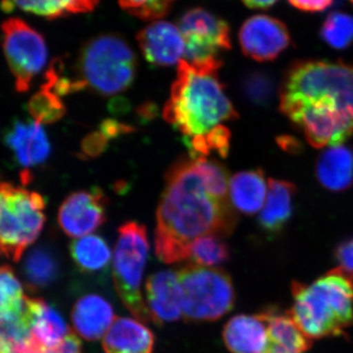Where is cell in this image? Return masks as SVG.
Segmentation results:
<instances>
[{
    "label": "cell",
    "mask_w": 353,
    "mask_h": 353,
    "mask_svg": "<svg viewBox=\"0 0 353 353\" xmlns=\"http://www.w3.org/2000/svg\"><path fill=\"white\" fill-rule=\"evenodd\" d=\"M185 141L190 157H208L211 152H216L221 157L226 158L229 154L231 132L227 127L219 125L204 136L185 139Z\"/></svg>",
    "instance_id": "cell-33"
},
{
    "label": "cell",
    "mask_w": 353,
    "mask_h": 353,
    "mask_svg": "<svg viewBox=\"0 0 353 353\" xmlns=\"http://www.w3.org/2000/svg\"><path fill=\"white\" fill-rule=\"evenodd\" d=\"M183 292L185 322H215L236 303L233 281L224 269L189 264L176 272Z\"/></svg>",
    "instance_id": "cell-7"
},
{
    "label": "cell",
    "mask_w": 353,
    "mask_h": 353,
    "mask_svg": "<svg viewBox=\"0 0 353 353\" xmlns=\"http://www.w3.org/2000/svg\"><path fill=\"white\" fill-rule=\"evenodd\" d=\"M29 323L34 340L46 350L58 347L71 333L61 314L43 299H30Z\"/></svg>",
    "instance_id": "cell-22"
},
{
    "label": "cell",
    "mask_w": 353,
    "mask_h": 353,
    "mask_svg": "<svg viewBox=\"0 0 353 353\" xmlns=\"http://www.w3.org/2000/svg\"><path fill=\"white\" fill-rule=\"evenodd\" d=\"M296 8L305 12H321L333 6L334 0H289Z\"/></svg>",
    "instance_id": "cell-38"
},
{
    "label": "cell",
    "mask_w": 353,
    "mask_h": 353,
    "mask_svg": "<svg viewBox=\"0 0 353 353\" xmlns=\"http://www.w3.org/2000/svg\"><path fill=\"white\" fill-rule=\"evenodd\" d=\"M29 303L17 276L9 267L0 266V320L25 317Z\"/></svg>",
    "instance_id": "cell-28"
},
{
    "label": "cell",
    "mask_w": 353,
    "mask_h": 353,
    "mask_svg": "<svg viewBox=\"0 0 353 353\" xmlns=\"http://www.w3.org/2000/svg\"><path fill=\"white\" fill-rule=\"evenodd\" d=\"M163 117L190 139L204 136L225 121L238 119L239 114L217 72L181 60L170 99L164 105Z\"/></svg>",
    "instance_id": "cell-3"
},
{
    "label": "cell",
    "mask_w": 353,
    "mask_h": 353,
    "mask_svg": "<svg viewBox=\"0 0 353 353\" xmlns=\"http://www.w3.org/2000/svg\"><path fill=\"white\" fill-rule=\"evenodd\" d=\"M46 199L12 183H0V252L13 260L34 243L43 231Z\"/></svg>",
    "instance_id": "cell-6"
},
{
    "label": "cell",
    "mask_w": 353,
    "mask_h": 353,
    "mask_svg": "<svg viewBox=\"0 0 353 353\" xmlns=\"http://www.w3.org/2000/svg\"><path fill=\"white\" fill-rule=\"evenodd\" d=\"M350 1L353 4V0H350Z\"/></svg>",
    "instance_id": "cell-41"
},
{
    "label": "cell",
    "mask_w": 353,
    "mask_h": 353,
    "mask_svg": "<svg viewBox=\"0 0 353 353\" xmlns=\"http://www.w3.org/2000/svg\"><path fill=\"white\" fill-rule=\"evenodd\" d=\"M137 70L138 60L126 41L116 36H101L83 48L75 78L85 90L110 97L131 87Z\"/></svg>",
    "instance_id": "cell-5"
},
{
    "label": "cell",
    "mask_w": 353,
    "mask_h": 353,
    "mask_svg": "<svg viewBox=\"0 0 353 353\" xmlns=\"http://www.w3.org/2000/svg\"><path fill=\"white\" fill-rule=\"evenodd\" d=\"M109 139L101 131L92 132L83 139L81 145V157L94 158L99 157L108 148Z\"/></svg>",
    "instance_id": "cell-35"
},
{
    "label": "cell",
    "mask_w": 353,
    "mask_h": 353,
    "mask_svg": "<svg viewBox=\"0 0 353 353\" xmlns=\"http://www.w3.org/2000/svg\"><path fill=\"white\" fill-rule=\"evenodd\" d=\"M278 143L284 150H287L290 153H297L301 150V143L296 139L292 137H281L278 139Z\"/></svg>",
    "instance_id": "cell-39"
},
{
    "label": "cell",
    "mask_w": 353,
    "mask_h": 353,
    "mask_svg": "<svg viewBox=\"0 0 353 353\" xmlns=\"http://www.w3.org/2000/svg\"><path fill=\"white\" fill-rule=\"evenodd\" d=\"M121 6L145 20L157 19L168 12L174 0H119Z\"/></svg>",
    "instance_id": "cell-34"
},
{
    "label": "cell",
    "mask_w": 353,
    "mask_h": 353,
    "mask_svg": "<svg viewBox=\"0 0 353 353\" xmlns=\"http://www.w3.org/2000/svg\"><path fill=\"white\" fill-rule=\"evenodd\" d=\"M243 97L257 108H267L277 92L275 79L270 74L253 71L246 74L241 83Z\"/></svg>",
    "instance_id": "cell-31"
},
{
    "label": "cell",
    "mask_w": 353,
    "mask_h": 353,
    "mask_svg": "<svg viewBox=\"0 0 353 353\" xmlns=\"http://www.w3.org/2000/svg\"><path fill=\"white\" fill-rule=\"evenodd\" d=\"M60 261L57 252L48 245H39L26 254L23 274L28 285L34 290L44 289L57 281Z\"/></svg>",
    "instance_id": "cell-25"
},
{
    "label": "cell",
    "mask_w": 353,
    "mask_h": 353,
    "mask_svg": "<svg viewBox=\"0 0 353 353\" xmlns=\"http://www.w3.org/2000/svg\"><path fill=\"white\" fill-rule=\"evenodd\" d=\"M146 305L158 326L176 322L183 316V292L176 272L152 274L145 283Z\"/></svg>",
    "instance_id": "cell-14"
},
{
    "label": "cell",
    "mask_w": 353,
    "mask_h": 353,
    "mask_svg": "<svg viewBox=\"0 0 353 353\" xmlns=\"http://www.w3.org/2000/svg\"><path fill=\"white\" fill-rule=\"evenodd\" d=\"M3 141L16 163L25 171L43 165L50 157V139L36 121L14 119L4 132Z\"/></svg>",
    "instance_id": "cell-13"
},
{
    "label": "cell",
    "mask_w": 353,
    "mask_h": 353,
    "mask_svg": "<svg viewBox=\"0 0 353 353\" xmlns=\"http://www.w3.org/2000/svg\"><path fill=\"white\" fill-rule=\"evenodd\" d=\"M320 36L330 48L341 50L353 43V16L334 11L323 22Z\"/></svg>",
    "instance_id": "cell-30"
},
{
    "label": "cell",
    "mask_w": 353,
    "mask_h": 353,
    "mask_svg": "<svg viewBox=\"0 0 353 353\" xmlns=\"http://www.w3.org/2000/svg\"><path fill=\"white\" fill-rule=\"evenodd\" d=\"M179 28L185 41V61L218 71L222 66L220 52L232 48L227 23L203 9L196 8L181 18Z\"/></svg>",
    "instance_id": "cell-10"
},
{
    "label": "cell",
    "mask_w": 353,
    "mask_h": 353,
    "mask_svg": "<svg viewBox=\"0 0 353 353\" xmlns=\"http://www.w3.org/2000/svg\"><path fill=\"white\" fill-rule=\"evenodd\" d=\"M138 41L146 61L154 66L179 64L185 53V41L180 28L165 21L145 28L139 32Z\"/></svg>",
    "instance_id": "cell-15"
},
{
    "label": "cell",
    "mask_w": 353,
    "mask_h": 353,
    "mask_svg": "<svg viewBox=\"0 0 353 353\" xmlns=\"http://www.w3.org/2000/svg\"><path fill=\"white\" fill-rule=\"evenodd\" d=\"M231 259V250L222 238L204 236L197 239L190 248V259L192 264L201 266H219Z\"/></svg>",
    "instance_id": "cell-32"
},
{
    "label": "cell",
    "mask_w": 353,
    "mask_h": 353,
    "mask_svg": "<svg viewBox=\"0 0 353 353\" xmlns=\"http://www.w3.org/2000/svg\"><path fill=\"white\" fill-rule=\"evenodd\" d=\"M1 39L2 50L14 77L16 90L25 94L48 61L46 41L20 18H9L2 23Z\"/></svg>",
    "instance_id": "cell-9"
},
{
    "label": "cell",
    "mask_w": 353,
    "mask_h": 353,
    "mask_svg": "<svg viewBox=\"0 0 353 353\" xmlns=\"http://www.w3.org/2000/svg\"><path fill=\"white\" fill-rule=\"evenodd\" d=\"M99 0H2L6 12L20 9L48 19H57L72 13L87 12Z\"/></svg>",
    "instance_id": "cell-26"
},
{
    "label": "cell",
    "mask_w": 353,
    "mask_h": 353,
    "mask_svg": "<svg viewBox=\"0 0 353 353\" xmlns=\"http://www.w3.org/2000/svg\"><path fill=\"white\" fill-rule=\"evenodd\" d=\"M278 1L279 0H243L246 6L252 9H268Z\"/></svg>",
    "instance_id": "cell-40"
},
{
    "label": "cell",
    "mask_w": 353,
    "mask_h": 353,
    "mask_svg": "<svg viewBox=\"0 0 353 353\" xmlns=\"http://www.w3.org/2000/svg\"><path fill=\"white\" fill-rule=\"evenodd\" d=\"M267 323V341L262 353H306L312 343L289 313L274 306L260 312Z\"/></svg>",
    "instance_id": "cell-16"
},
{
    "label": "cell",
    "mask_w": 353,
    "mask_h": 353,
    "mask_svg": "<svg viewBox=\"0 0 353 353\" xmlns=\"http://www.w3.org/2000/svg\"><path fill=\"white\" fill-rule=\"evenodd\" d=\"M115 319L112 305L97 294L81 297L72 309L74 329L88 341H97L105 336Z\"/></svg>",
    "instance_id": "cell-17"
},
{
    "label": "cell",
    "mask_w": 353,
    "mask_h": 353,
    "mask_svg": "<svg viewBox=\"0 0 353 353\" xmlns=\"http://www.w3.org/2000/svg\"><path fill=\"white\" fill-rule=\"evenodd\" d=\"M316 178L330 192H345L353 185V148L330 146L318 157Z\"/></svg>",
    "instance_id": "cell-19"
},
{
    "label": "cell",
    "mask_w": 353,
    "mask_h": 353,
    "mask_svg": "<svg viewBox=\"0 0 353 353\" xmlns=\"http://www.w3.org/2000/svg\"><path fill=\"white\" fill-rule=\"evenodd\" d=\"M292 307L288 311L311 340L339 336L353 325V274L341 267L311 284L292 282Z\"/></svg>",
    "instance_id": "cell-4"
},
{
    "label": "cell",
    "mask_w": 353,
    "mask_h": 353,
    "mask_svg": "<svg viewBox=\"0 0 353 353\" xmlns=\"http://www.w3.org/2000/svg\"><path fill=\"white\" fill-rule=\"evenodd\" d=\"M70 253L79 270L87 275L108 273L112 253L104 239L90 234L72 241Z\"/></svg>",
    "instance_id": "cell-24"
},
{
    "label": "cell",
    "mask_w": 353,
    "mask_h": 353,
    "mask_svg": "<svg viewBox=\"0 0 353 353\" xmlns=\"http://www.w3.org/2000/svg\"><path fill=\"white\" fill-rule=\"evenodd\" d=\"M239 41L243 54L259 62L273 61L292 44L285 23L269 15H254L245 20Z\"/></svg>",
    "instance_id": "cell-11"
},
{
    "label": "cell",
    "mask_w": 353,
    "mask_h": 353,
    "mask_svg": "<svg viewBox=\"0 0 353 353\" xmlns=\"http://www.w3.org/2000/svg\"><path fill=\"white\" fill-rule=\"evenodd\" d=\"M108 199L101 190L73 192L58 210V224L72 238H83L97 231L106 221Z\"/></svg>",
    "instance_id": "cell-12"
},
{
    "label": "cell",
    "mask_w": 353,
    "mask_h": 353,
    "mask_svg": "<svg viewBox=\"0 0 353 353\" xmlns=\"http://www.w3.org/2000/svg\"><path fill=\"white\" fill-rule=\"evenodd\" d=\"M334 256L341 268L353 274V238L339 243L334 248Z\"/></svg>",
    "instance_id": "cell-36"
},
{
    "label": "cell",
    "mask_w": 353,
    "mask_h": 353,
    "mask_svg": "<svg viewBox=\"0 0 353 353\" xmlns=\"http://www.w3.org/2000/svg\"><path fill=\"white\" fill-rule=\"evenodd\" d=\"M266 201L259 217L260 229L274 238L282 233L294 212L296 187L287 181L270 179Z\"/></svg>",
    "instance_id": "cell-18"
},
{
    "label": "cell",
    "mask_w": 353,
    "mask_h": 353,
    "mask_svg": "<svg viewBox=\"0 0 353 353\" xmlns=\"http://www.w3.org/2000/svg\"><path fill=\"white\" fill-rule=\"evenodd\" d=\"M157 218L155 252L165 264L189 259L197 239L230 236L238 222L230 201L209 190L190 157L179 158L167 171Z\"/></svg>",
    "instance_id": "cell-1"
},
{
    "label": "cell",
    "mask_w": 353,
    "mask_h": 353,
    "mask_svg": "<svg viewBox=\"0 0 353 353\" xmlns=\"http://www.w3.org/2000/svg\"><path fill=\"white\" fill-rule=\"evenodd\" d=\"M48 350L34 340L25 317L0 320V353H46Z\"/></svg>",
    "instance_id": "cell-27"
},
{
    "label": "cell",
    "mask_w": 353,
    "mask_h": 353,
    "mask_svg": "<svg viewBox=\"0 0 353 353\" xmlns=\"http://www.w3.org/2000/svg\"><path fill=\"white\" fill-rule=\"evenodd\" d=\"M118 233L113 257L114 285L118 296L137 319L143 323L152 322L141 290L150 252L145 227L131 221L123 224Z\"/></svg>",
    "instance_id": "cell-8"
},
{
    "label": "cell",
    "mask_w": 353,
    "mask_h": 353,
    "mask_svg": "<svg viewBox=\"0 0 353 353\" xmlns=\"http://www.w3.org/2000/svg\"><path fill=\"white\" fill-rule=\"evenodd\" d=\"M280 110L292 123L323 120L353 129V63L301 60L285 73Z\"/></svg>",
    "instance_id": "cell-2"
},
{
    "label": "cell",
    "mask_w": 353,
    "mask_h": 353,
    "mask_svg": "<svg viewBox=\"0 0 353 353\" xmlns=\"http://www.w3.org/2000/svg\"><path fill=\"white\" fill-rule=\"evenodd\" d=\"M99 131L110 141V139L118 138L121 134H130L134 131V128L129 125L123 124L118 121L106 119L101 123Z\"/></svg>",
    "instance_id": "cell-37"
},
{
    "label": "cell",
    "mask_w": 353,
    "mask_h": 353,
    "mask_svg": "<svg viewBox=\"0 0 353 353\" xmlns=\"http://www.w3.org/2000/svg\"><path fill=\"white\" fill-rule=\"evenodd\" d=\"M223 341L232 353H262L267 341V323L262 315L234 316L223 329Z\"/></svg>",
    "instance_id": "cell-20"
},
{
    "label": "cell",
    "mask_w": 353,
    "mask_h": 353,
    "mask_svg": "<svg viewBox=\"0 0 353 353\" xmlns=\"http://www.w3.org/2000/svg\"><path fill=\"white\" fill-rule=\"evenodd\" d=\"M267 194L266 178L261 169L240 172L230 181V197L233 205L246 215L262 210Z\"/></svg>",
    "instance_id": "cell-23"
},
{
    "label": "cell",
    "mask_w": 353,
    "mask_h": 353,
    "mask_svg": "<svg viewBox=\"0 0 353 353\" xmlns=\"http://www.w3.org/2000/svg\"><path fill=\"white\" fill-rule=\"evenodd\" d=\"M27 108L32 119L41 125L54 124L66 113V108L59 95L43 85L30 99Z\"/></svg>",
    "instance_id": "cell-29"
},
{
    "label": "cell",
    "mask_w": 353,
    "mask_h": 353,
    "mask_svg": "<svg viewBox=\"0 0 353 353\" xmlns=\"http://www.w3.org/2000/svg\"><path fill=\"white\" fill-rule=\"evenodd\" d=\"M102 345L105 353H152L154 336L136 320L116 317L103 336Z\"/></svg>",
    "instance_id": "cell-21"
}]
</instances>
